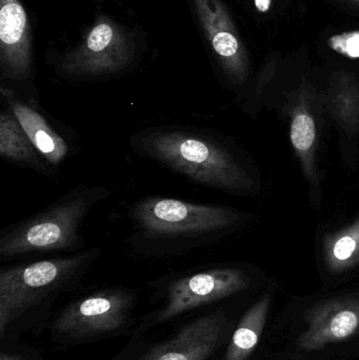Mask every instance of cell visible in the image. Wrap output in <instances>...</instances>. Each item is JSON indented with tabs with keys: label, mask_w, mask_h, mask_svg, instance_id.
<instances>
[{
	"label": "cell",
	"mask_w": 359,
	"mask_h": 360,
	"mask_svg": "<svg viewBox=\"0 0 359 360\" xmlns=\"http://www.w3.org/2000/svg\"><path fill=\"white\" fill-rule=\"evenodd\" d=\"M254 4L259 12L267 13L271 8L272 0H254Z\"/></svg>",
	"instance_id": "obj_18"
},
{
	"label": "cell",
	"mask_w": 359,
	"mask_h": 360,
	"mask_svg": "<svg viewBox=\"0 0 359 360\" xmlns=\"http://www.w3.org/2000/svg\"><path fill=\"white\" fill-rule=\"evenodd\" d=\"M235 210L167 196H148L129 210L126 245L145 258L177 257L210 243L235 226Z\"/></svg>",
	"instance_id": "obj_1"
},
{
	"label": "cell",
	"mask_w": 359,
	"mask_h": 360,
	"mask_svg": "<svg viewBox=\"0 0 359 360\" xmlns=\"http://www.w3.org/2000/svg\"><path fill=\"white\" fill-rule=\"evenodd\" d=\"M343 1L349 2V4H356V6H359V0H343Z\"/></svg>",
	"instance_id": "obj_20"
},
{
	"label": "cell",
	"mask_w": 359,
	"mask_h": 360,
	"mask_svg": "<svg viewBox=\"0 0 359 360\" xmlns=\"http://www.w3.org/2000/svg\"><path fill=\"white\" fill-rule=\"evenodd\" d=\"M0 360H27L25 357L18 354H12V353L2 352L0 355Z\"/></svg>",
	"instance_id": "obj_19"
},
{
	"label": "cell",
	"mask_w": 359,
	"mask_h": 360,
	"mask_svg": "<svg viewBox=\"0 0 359 360\" xmlns=\"http://www.w3.org/2000/svg\"><path fill=\"white\" fill-rule=\"evenodd\" d=\"M100 255V248H88L77 253L2 266L0 335L32 309L75 287Z\"/></svg>",
	"instance_id": "obj_4"
},
{
	"label": "cell",
	"mask_w": 359,
	"mask_h": 360,
	"mask_svg": "<svg viewBox=\"0 0 359 360\" xmlns=\"http://www.w3.org/2000/svg\"><path fill=\"white\" fill-rule=\"evenodd\" d=\"M207 39L226 75L242 84L248 73V54L229 11L221 0H193Z\"/></svg>",
	"instance_id": "obj_10"
},
{
	"label": "cell",
	"mask_w": 359,
	"mask_h": 360,
	"mask_svg": "<svg viewBox=\"0 0 359 360\" xmlns=\"http://www.w3.org/2000/svg\"><path fill=\"white\" fill-rule=\"evenodd\" d=\"M328 46L348 58H359V31L344 32L331 36L328 39Z\"/></svg>",
	"instance_id": "obj_17"
},
{
	"label": "cell",
	"mask_w": 359,
	"mask_h": 360,
	"mask_svg": "<svg viewBox=\"0 0 359 360\" xmlns=\"http://www.w3.org/2000/svg\"><path fill=\"white\" fill-rule=\"evenodd\" d=\"M271 300L268 295L255 302L232 336L225 360H248L254 352L267 323Z\"/></svg>",
	"instance_id": "obj_14"
},
{
	"label": "cell",
	"mask_w": 359,
	"mask_h": 360,
	"mask_svg": "<svg viewBox=\"0 0 359 360\" xmlns=\"http://www.w3.org/2000/svg\"><path fill=\"white\" fill-rule=\"evenodd\" d=\"M0 158L48 179L56 175L57 169L44 160L14 114L4 105L0 112Z\"/></svg>",
	"instance_id": "obj_13"
},
{
	"label": "cell",
	"mask_w": 359,
	"mask_h": 360,
	"mask_svg": "<svg viewBox=\"0 0 359 360\" xmlns=\"http://www.w3.org/2000/svg\"><path fill=\"white\" fill-rule=\"evenodd\" d=\"M0 72L2 84L33 75L31 27L20 0H0Z\"/></svg>",
	"instance_id": "obj_11"
},
{
	"label": "cell",
	"mask_w": 359,
	"mask_h": 360,
	"mask_svg": "<svg viewBox=\"0 0 359 360\" xmlns=\"http://www.w3.org/2000/svg\"><path fill=\"white\" fill-rule=\"evenodd\" d=\"M133 34L107 17H100L84 39L63 55L57 65L59 75L73 80L114 77L135 63Z\"/></svg>",
	"instance_id": "obj_5"
},
{
	"label": "cell",
	"mask_w": 359,
	"mask_h": 360,
	"mask_svg": "<svg viewBox=\"0 0 359 360\" xmlns=\"http://www.w3.org/2000/svg\"><path fill=\"white\" fill-rule=\"evenodd\" d=\"M250 281L244 271L230 266H215L177 275L167 283L166 302L158 312L156 323L172 321L183 313L235 295L246 290Z\"/></svg>",
	"instance_id": "obj_7"
},
{
	"label": "cell",
	"mask_w": 359,
	"mask_h": 360,
	"mask_svg": "<svg viewBox=\"0 0 359 360\" xmlns=\"http://www.w3.org/2000/svg\"><path fill=\"white\" fill-rule=\"evenodd\" d=\"M110 195L107 186H76L41 211L2 229L0 262L33 254H71L88 249L82 226L91 211Z\"/></svg>",
	"instance_id": "obj_3"
},
{
	"label": "cell",
	"mask_w": 359,
	"mask_h": 360,
	"mask_svg": "<svg viewBox=\"0 0 359 360\" xmlns=\"http://www.w3.org/2000/svg\"><path fill=\"white\" fill-rule=\"evenodd\" d=\"M316 139L315 122L306 113L297 114L291 124V141L299 153L305 154L313 147Z\"/></svg>",
	"instance_id": "obj_16"
},
{
	"label": "cell",
	"mask_w": 359,
	"mask_h": 360,
	"mask_svg": "<svg viewBox=\"0 0 359 360\" xmlns=\"http://www.w3.org/2000/svg\"><path fill=\"white\" fill-rule=\"evenodd\" d=\"M136 304V293L128 288L99 290L67 304L55 321L60 340L84 342L126 327Z\"/></svg>",
	"instance_id": "obj_6"
},
{
	"label": "cell",
	"mask_w": 359,
	"mask_h": 360,
	"mask_svg": "<svg viewBox=\"0 0 359 360\" xmlns=\"http://www.w3.org/2000/svg\"><path fill=\"white\" fill-rule=\"evenodd\" d=\"M329 268L343 272L359 262V220L335 237L327 252Z\"/></svg>",
	"instance_id": "obj_15"
},
{
	"label": "cell",
	"mask_w": 359,
	"mask_h": 360,
	"mask_svg": "<svg viewBox=\"0 0 359 360\" xmlns=\"http://www.w3.org/2000/svg\"><path fill=\"white\" fill-rule=\"evenodd\" d=\"M135 154L190 181L238 193L247 184L244 167L212 131L188 124H156L131 135Z\"/></svg>",
	"instance_id": "obj_2"
},
{
	"label": "cell",
	"mask_w": 359,
	"mask_h": 360,
	"mask_svg": "<svg viewBox=\"0 0 359 360\" xmlns=\"http://www.w3.org/2000/svg\"><path fill=\"white\" fill-rule=\"evenodd\" d=\"M306 330L297 340L312 352L359 335V293L324 300L307 310Z\"/></svg>",
	"instance_id": "obj_9"
},
{
	"label": "cell",
	"mask_w": 359,
	"mask_h": 360,
	"mask_svg": "<svg viewBox=\"0 0 359 360\" xmlns=\"http://www.w3.org/2000/svg\"><path fill=\"white\" fill-rule=\"evenodd\" d=\"M226 330L227 319L221 311L200 317L141 360H208L221 346Z\"/></svg>",
	"instance_id": "obj_12"
},
{
	"label": "cell",
	"mask_w": 359,
	"mask_h": 360,
	"mask_svg": "<svg viewBox=\"0 0 359 360\" xmlns=\"http://www.w3.org/2000/svg\"><path fill=\"white\" fill-rule=\"evenodd\" d=\"M2 105L11 110L19 124L27 133L36 149L44 160L58 168L75 152V135H70L67 129L59 128V122H53L48 114L44 113L35 97L25 99L19 96L14 89L0 86Z\"/></svg>",
	"instance_id": "obj_8"
}]
</instances>
